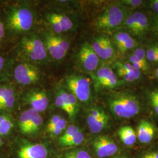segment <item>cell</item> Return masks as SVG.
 I'll return each instance as SVG.
<instances>
[{
	"label": "cell",
	"mask_w": 158,
	"mask_h": 158,
	"mask_svg": "<svg viewBox=\"0 0 158 158\" xmlns=\"http://www.w3.org/2000/svg\"><path fill=\"white\" fill-rule=\"evenodd\" d=\"M135 56L137 57L142 62L146 64H148L147 55H146V51L141 47H136L134 49L132 53Z\"/></svg>",
	"instance_id": "d590c367"
},
{
	"label": "cell",
	"mask_w": 158,
	"mask_h": 158,
	"mask_svg": "<svg viewBox=\"0 0 158 158\" xmlns=\"http://www.w3.org/2000/svg\"><path fill=\"white\" fill-rule=\"evenodd\" d=\"M128 63L133 66L136 70L141 71H146L148 68V64L142 62L137 57L132 53L128 57Z\"/></svg>",
	"instance_id": "4316f807"
},
{
	"label": "cell",
	"mask_w": 158,
	"mask_h": 158,
	"mask_svg": "<svg viewBox=\"0 0 158 158\" xmlns=\"http://www.w3.org/2000/svg\"><path fill=\"white\" fill-rule=\"evenodd\" d=\"M12 61L11 58L6 54H0V84L10 81L11 73Z\"/></svg>",
	"instance_id": "d6986e66"
},
{
	"label": "cell",
	"mask_w": 158,
	"mask_h": 158,
	"mask_svg": "<svg viewBox=\"0 0 158 158\" xmlns=\"http://www.w3.org/2000/svg\"><path fill=\"white\" fill-rule=\"evenodd\" d=\"M149 8L156 15H158V0H151L147 2Z\"/></svg>",
	"instance_id": "ab89813d"
},
{
	"label": "cell",
	"mask_w": 158,
	"mask_h": 158,
	"mask_svg": "<svg viewBox=\"0 0 158 158\" xmlns=\"http://www.w3.org/2000/svg\"><path fill=\"white\" fill-rule=\"evenodd\" d=\"M79 128L74 125H70L68 127V128L66 130L64 134L59 139V142L62 145H64L65 143L70 139L72 136L75 135L77 132H79Z\"/></svg>",
	"instance_id": "83f0119b"
},
{
	"label": "cell",
	"mask_w": 158,
	"mask_h": 158,
	"mask_svg": "<svg viewBox=\"0 0 158 158\" xmlns=\"http://www.w3.org/2000/svg\"><path fill=\"white\" fill-rule=\"evenodd\" d=\"M125 158V157H118V158Z\"/></svg>",
	"instance_id": "bcb514c9"
},
{
	"label": "cell",
	"mask_w": 158,
	"mask_h": 158,
	"mask_svg": "<svg viewBox=\"0 0 158 158\" xmlns=\"http://www.w3.org/2000/svg\"></svg>",
	"instance_id": "7dc6e473"
},
{
	"label": "cell",
	"mask_w": 158,
	"mask_h": 158,
	"mask_svg": "<svg viewBox=\"0 0 158 158\" xmlns=\"http://www.w3.org/2000/svg\"><path fill=\"white\" fill-rule=\"evenodd\" d=\"M47 19L50 23V25L52 27V28L53 29V31L56 34H59L62 33V29L61 28L59 23L58 22L54 12L48 14L47 16Z\"/></svg>",
	"instance_id": "f546056e"
},
{
	"label": "cell",
	"mask_w": 158,
	"mask_h": 158,
	"mask_svg": "<svg viewBox=\"0 0 158 158\" xmlns=\"http://www.w3.org/2000/svg\"><path fill=\"white\" fill-rule=\"evenodd\" d=\"M85 137L83 134L79 131L75 135H74L72 138L69 139L66 143H65L63 145L67 146V147H74L77 146L82 143V142L84 141Z\"/></svg>",
	"instance_id": "f1b7e54d"
},
{
	"label": "cell",
	"mask_w": 158,
	"mask_h": 158,
	"mask_svg": "<svg viewBox=\"0 0 158 158\" xmlns=\"http://www.w3.org/2000/svg\"><path fill=\"white\" fill-rule=\"evenodd\" d=\"M78 59L82 68L89 72L97 70L100 61V58L88 42H85L81 46L78 53Z\"/></svg>",
	"instance_id": "30bf717a"
},
{
	"label": "cell",
	"mask_w": 158,
	"mask_h": 158,
	"mask_svg": "<svg viewBox=\"0 0 158 158\" xmlns=\"http://www.w3.org/2000/svg\"><path fill=\"white\" fill-rule=\"evenodd\" d=\"M155 130L153 125L149 121L142 119L137 127V139L142 143H148L152 141L155 135Z\"/></svg>",
	"instance_id": "2e32d148"
},
{
	"label": "cell",
	"mask_w": 158,
	"mask_h": 158,
	"mask_svg": "<svg viewBox=\"0 0 158 158\" xmlns=\"http://www.w3.org/2000/svg\"><path fill=\"white\" fill-rule=\"evenodd\" d=\"M18 91L12 83L0 84V113L7 114L14 108L18 98Z\"/></svg>",
	"instance_id": "ba28073f"
},
{
	"label": "cell",
	"mask_w": 158,
	"mask_h": 158,
	"mask_svg": "<svg viewBox=\"0 0 158 158\" xmlns=\"http://www.w3.org/2000/svg\"><path fill=\"white\" fill-rule=\"evenodd\" d=\"M9 36H10V35L6 28V23L3 17L2 10L1 8V9L0 10V50L5 46L7 41V38Z\"/></svg>",
	"instance_id": "603a6c76"
},
{
	"label": "cell",
	"mask_w": 158,
	"mask_h": 158,
	"mask_svg": "<svg viewBox=\"0 0 158 158\" xmlns=\"http://www.w3.org/2000/svg\"><path fill=\"white\" fill-rule=\"evenodd\" d=\"M156 45V62H158V45Z\"/></svg>",
	"instance_id": "b9f144b4"
},
{
	"label": "cell",
	"mask_w": 158,
	"mask_h": 158,
	"mask_svg": "<svg viewBox=\"0 0 158 158\" xmlns=\"http://www.w3.org/2000/svg\"><path fill=\"white\" fill-rule=\"evenodd\" d=\"M142 158H158V151H151L143 154Z\"/></svg>",
	"instance_id": "60d3db41"
},
{
	"label": "cell",
	"mask_w": 158,
	"mask_h": 158,
	"mask_svg": "<svg viewBox=\"0 0 158 158\" xmlns=\"http://www.w3.org/2000/svg\"><path fill=\"white\" fill-rule=\"evenodd\" d=\"M14 127V123L11 117L7 114L0 113V135H8Z\"/></svg>",
	"instance_id": "44dd1931"
},
{
	"label": "cell",
	"mask_w": 158,
	"mask_h": 158,
	"mask_svg": "<svg viewBox=\"0 0 158 158\" xmlns=\"http://www.w3.org/2000/svg\"><path fill=\"white\" fill-rule=\"evenodd\" d=\"M11 77L18 85H32L39 80L40 71L33 64L20 63L12 66L10 77Z\"/></svg>",
	"instance_id": "5b68a950"
},
{
	"label": "cell",
	"mask_w": 158,
	"mask_h": 158,
	"mask_svg": "<svg viewBox=\"0 0 158 158\" xmlns=\"http://www.w3.org/2000/svg\"><path fill=\"white\" fill-rule=\"evenodd\" d=\"M2 10L6 28L10 36L23 34L32 27L34 14L25 6L5 3Z\"/></svg>",
	"instance_id": "6da1fadb"
},
{
	"label": "cell",
	"mask_w": 158,
	"mask_h": 158,
	"mask_svg": "<svg viewBox=\"0 0 158 158\" xmlns=\"http://www.w3.org/2000/svg\"><path fill=\"white\" fill-rule=\"evenodd\" d=\"M59 94L62 97L64 102V104L65 106V112L68 113L70 117H73L76 113V110L74 109L70 100L69 93H68L65 91L61 90L60 91V93Z\"/></svg>",
	"instance_id": "484cf974"
},
{
	"label": "cell",
	"mask_w": 158,
	"mask_h": 158,
	"mask_svg": "<svg viewBox=\"0 0 158 158\" xmlns=\"http://www.w3.org/2000/svg\"><path fill=\"white\" fill-rule=\"evenodd\" d=\"M130 14V10L117 3L108 6L95 22V27L102 32H111L123 26L126 18Z\"/></svg>",
	"instance_id": "3957f363"
},
{
	"label": "cell",
	"mask_w": 158,
	"mask_h": 158,
	"mask_svg": "<svg viewBox=\"0 0 158 158\" xmlns=\"http://www.w3.org/2000/svg\"><path fill=\"white\" fill-rule=\"evenodd\" d=\"M32 118V114L30 109L24 111L21 114L18 120V125L21 131L23 133L27 134Z\"/></svg>",
	"instance_id": "7402d4cb"
},
{
	"label": "cell",
	"mask_w": 158,
	"mask_h": 158,
	"mask_svg": "<svg viewBox=\"0 0 158 158\" xmlns=\"http://www.w3.org/2000/svg\"><path fill=\"white\" fill-rule=\"evenodd\" d=\"M27 98L31 108L38 113L45 111L48 107L49 98L44 91L40 90L32 91L28 93Z\"/></svg>",
	"instance_id": "5bb4252c"
},
{
	"label": "cell",
	"mask_w": 158,
	"mask_h": 158,
	"mask_svg": "<svg viewBox=\"0 0 158 158\" xmlns=\"http://www.w3.org/2000/svg\"><path fill=\"white\" fill-rule=\"evenodd\" d=\"M2 143H3V142H2V136L0 135V147L2 145Z\"/></svg>",
	"instance_id": "7bdbcfd3"
},
{
	"label": "cell",
	"mask_w": 158,
	"mask_h": 158,
	"mask_svg": "<svg viewBox=\"0 0 158 158\" xmlns=\"http://www.w3.org/2000/svg\"><path fill=\"white\" fill-rule=\"evenodd\" d=\"M66 158H91V157L87 151L81 150L70 153Z\"/></svg>",
	"instance_id": "8d00e7d4"
},
{
	"label": "cell",
	"mask_w": 158,
	"mask_h": 158,
	"mask_svg": "<svg viewBox=\"0 0 158 158\" xmlns=\"http://www.w3.org/2000/svg\"><path fill=\"white\" fill-rule=\"evenodd\" d=\"M137 46V42L133 36L130 40H127L123 44L118 47L117 49L120 53H124L132 49H134Z\"/></svg>",
	"instance_id": "4dcf8cb0"
},
{
	"label": "cell",
	"mask_w": 158,
	"mask_h": 158,
	"mask_svg": "<svg viewBox=\"0 0 158 158\" xmlns=\"http://www.w3.org/2000/svg\"><path fill=\"white\" fill-rule=\"evenodd\" d=\"M150 26L153 33L158 36V15H156L153 17Z\"/></svg>",
	"instance_id": "f35d334b"
},
{
	"label": "cell",
	"mask_w": 158,
	"mask_h": 158,
	"mask_svg": "<svg viewBox=\"0 0 158 158\" xmlns=\"http://www.w3.org/2000/svg\"><path fill=\"white\" fill-rule=\"evenodd\" d=\"M146 2L142 0H123L120 1L118 4L123 6L125 8L130 10L132 8H136L141 6Z\"/></svg>",
	"instance_id": "1f68e13d"
},
{
	"label": "cell",
	"mask_w": 158,
	"mask_h": 158,
	"mask_svg": "<svg viewBox=\"0 0 158 158\" xmlns=\"http://www.w3.org/2000/svg\"><path fill=\"white\" fill-rule=\"evenodd\" d=\"M96 155L100 158L113 156L118 151V147L113 140L107 136H99L93 142Z\"/></svg>",
	"instance_id": "4fadbf2b"
},
{
	"label": "cell",
	"mask_w": 158,
	"mask_h": 158,
	"mask_svg": "<svg viewBox=\"0 0 158 158\" xmlns=\"http://www.w3.org/2000/svg\"><path fill=\"white\" fill-rule=\"evenodd\" d=\"M66 84L72 94L80 102H86L91 97V85L90 80L86 77L72 74L65 79Z\"/></svg>",
	"instance_id": "8992f818"
},
{
	"label": "cell",
	"mask_w": 158,
	"mask_h": 158,
	"mask_svg": "<svg viewBox=\"0 0 158 158\" xmlns=\"http://www.w3.org/2000/svg\"><path fill=\"white\" fill-rule=\"evenodd\" d=\"M108 105L113 114L119 118L135 117L141 110V102L137 96L129 91H119L108 100Z\"/></svg>",
	"instance_id": "7a4b0ae2"
},
{
	"label": "cell",
	"mask_w": 158,
	"mask_h": 158,
	"mask_svg": "<svg viewBox=\"0 0 158 158\" xmlns=\"http://www.w3.org/2000/svg\"><path fill=\"white\" fill-rule=\"evenodd\" d=\"M67 125V122L65 119L61 118L58 124L53 128L49 131V132L54 135H57L60 134L63 130H64Z\"/></svg>",
	"instance_id": "836d02e7"
},
{
	"label": "cell",
	"mask_w": 158,
	"mask_h": 158,
	"mask_svg": "<svg viewBox=\"0 0 158 158\" xmlns=\"http://www.w3.org/2000/svg\"><path fill=\"white\" fill-rule=\"evenodd\" d=\"M155 73H158V68L156 69V70L155 71Z\"/></svg>",
	"instance_id": "f6af8a7d"
},
{
	"label": "cell",
	"mask_w": 158,
	"mask_h": 158,
	"mask_svg": "<svg viewBox=\"0 0 158 158\" xmlns=\"http://www.w3.org/2000/svg\"><path fill=\"white\" fill-rule=\"evenodd\" d=\"M155 77L158 80V73H155Z\"/></svg>",
	"instance_id": "ee69618b"
},
{
	"label": "cell",
	"mask_w": 158,
	"mask_h": 158,
	"mask_svg": "<svg viewBox=\"0 0 158 158\" xmlns=\"http://www.w3.org/2000/svg\"><path fill=\"white\" fill-rule=\"evenodd\" d=\"M109 117L105 111L98 117H94L89 114L87 117L88 127L91 132L94 134L100 132L107 125Z\"/></svg>",
	"instance_id": "e0dca14e"
},
{
	"label": "cell",
	"mask_w": 158,
	"mask_h": 158,
	"mask_svg": "<svg viewBox=\"0 0 158 158\" xmlns=\"http://www.w3.org/2000/svg\"><path fill=\"white\" fill-rule=\"evenodd\" d=\"M55 15L62 29L63 32H67L73 28V23H72V21L68 16L64 14L59 13H55Z\"/></svg>",
	"instance_id": "cb8c5ba5"
},
{
	"label": "cell",
	"mask_w": 158,
	"mask_h": 158,
	"mask_svg": "<svg viewBox=\"0 0 158 158\" xmlns=\"http://www.w3.org/2000/svg\"><path fill=\"white\" fill-rule=\"evenodd\" d=\"M147 60L151 63L156 62V45L149 46L146 51Z\"/></svg>",
	"instance_id": "e575fe53"
},
{
	"label": "cell",
	"mask_w": 158,
	"mask_h": 158,
	"mask_svg": "<svg viewBox=\"0 0 158 158\" xmlns=\"http://www.w3.org/2000/svg\"><path fill=\"white\" fill-rule=\"evenodd\" d=\"M90 45L96 55L102 60L111 59L115 55L113 40L107 35H102L96 37Z\"/></svg>",
	"instance_id": "8fae6325"
},
{
	"label": "cell",
	"mask_w": 158,
	"mask_h": 158,
	"mask_svg": "<svg viewBox=\"0 0 158 158\" xmlns=\"http://www.w3.org/2000/svg\"><path fill=\"white\" fill-rule=\"evenodd\" d=\"M45 44L51 56L57 60L62 59L66 56L70 47L67 40L50 34L46 35Z\"/></svg>",
	"instance_id": "9c48e42d"
},
{
	"label": "cell",
	"mask_w": 158,
	"mask_h": 158,
	"mask_svg": "<svg viewBox=\"0 0 158 158\" xmlns=\"http://www.w3.org/2000/svg\"><path fill=\"white\" fill-rule=\"evenodd\" d=\"M19 158H46L48 151L42 144H34L21 147L18 152Z\"/></svg>",
	"instance_id": "9a60e30c"
},
{
	"label": "cell",
	"mask_w": 158,
	"mask_h": 158,
	"mask_svg": "<svg viewBox=\"0 0 158 158\" xmlns=\"http://www.w3.org/2000/svg\"><path fill=\"white\" fill-rule=\"evenodd\" d=\"M96 87L100 89H112L119 84L118 77L113 69L108 66L99 69L94 75Z\"/></svg>",
	"instance_id": "7c38bea8"
},
{
	"label": "cell",
	"mask_w": 158,
	"mask_h": 158,
	"mask_svg": "<svg viewBox=\"0 0 158 158\" xmlns=\"http://www.w3.org/2000/svg\"><path fill=\"white\" fill-rule=\"evenodd\" d=\"M148 97L153 110L158 115V89L151 91Z\"/></svg>",
	"instance_id": "d6a6232c"
},
{
	"label": "cell",
	"mask_w": 158,
	"mask_h": 158,
	"mask_svg": "<svg viewBox=\"0 0 158 158\" xmlns=\"http://www.w3.org/2000/svg\"><path fill=\"white\" fill-rule=\"evenodd\" d=\"M114 67L115 68V73L118 77L121 78L125 82H134L139 80L141 77V72L137 70L132 71L127 70L121 66L118 61L115 62Z\"/></svg>",
	"instance_id": "ac0fdd59"
},
{
	"label": "cell",
	"mask_w": 158,
	"mask_h": 158,
	"mask_svg": "<svg viewBox=\"0 0 158 158\" xmlns=\"http://www.w3.org/2000/svg\"><path fill=\"white\" fill-rule=\"evenodd\" d=\"M62 118L59 115H54L52 118L51 119L49 123L47 125V130L49 131L52 128H53L54 127H55L58 123L60 121V119Z\"/></svg>",
	"instance_id": "74e56055"
},
{
	"label": "cell",
	"mask_w": 158,
	"mask_h": 158,
	"mask_svg": "<svg viewBox=\"0 0 158 158\" xmlns=\"http://www.w3.org/2000/svg\"><path fill=\"white\" fill-rule=\"evenodd\" d=\"M132 37V36L129 34L127 31H117L115 32L113 35V44L118 48L122 44H123L127 40H130Z\"/></svg>",
	"instance_id": "d4e9b609"
},
{
	"label": "cell",
	"mask_w": 158,
	"mask_h": 158,
	"mask_svg": "<svg viewBox=\"0 0 158 158\" xmlns=\"http://www.w3.org/2000/svg\"><path fill=\"white\" fill-rule=\"evenodd\" d=\"M123 26L132 36L138 39H142L144 38L149 31L150 23L144 13L137 11L128 15Z\"/></svg>",
	"instance_id": "52a82bcc"
},
{
	"label": "cell",
	"mask_w": 158,
	"mask_h": 158,
	"mask_svg": "<svg viewBox=\"0 0 158 158\" xmlns=\"http://www.w3.org/2000/svg\"><path fill=\"white\" fill-rule=\"evenodd\" d=\"M118 135L123 143L128 147L134 145L137 139L135 131L130 126L120 128L118 130Z\"/></svg>",
	"instance_id": "ffe728a7"
},
{
	"label": "cell",
	"mask_w": 158,
	"mask_h": 158,
	"mask_svg": "<svg viewBox=\"0 0 158 158\" xmlns=\"http://www.w3.org/2000/svg\"><path fill=\"white\" fill-rule=\"evenodd\" d=\"M19 51L34 62L42 61L48 55L45 43L35 35L23 36L19 43Z\"/></svg>",
	"instance_id": "277c9868"
}]
</instances>
